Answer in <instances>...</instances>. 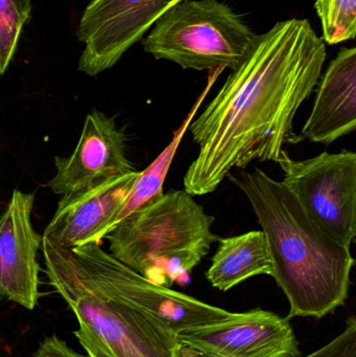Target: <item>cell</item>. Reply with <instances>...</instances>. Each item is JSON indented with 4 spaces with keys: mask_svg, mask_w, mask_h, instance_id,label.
Segmentation results:
<instances>
[{
    "mask_svg": "<svg viewBox=\"0 0 356 357\" xmlns=\"http://www.w3.org/2000/svg\"><path fill=\"white\" fill-rule=\"evenodd\" d=\"M326 43L307 19L276 23L255 36L223 87L189 129L199 153L184 177L192 195L217 190L234 169L277 162L286 144L300 142L294 119L319 83Z\"/></svg>",
    "mask_w": 356,
    "mask_h": 357,
    "instance_id": "obj_1",
    "label": "cell"
},
{
    "mask_svg": "<svg viewBox=\"0 0 356 357\" xmlns=\"http://www.w3.org/2000/svg\"><path fill=\"white\" fill-rule=\"evenodd\" d=\"M245 193L265 233L272 276L284 291L288 319H323L348 299L355 260L322 230L292 191L259 169L228 176Z\"/></svg>",
    "mask_w": 356,
    "mask_h": 357,
    "instance_id": "obj_2",
    "label": "cell"
},
{
    "mask_svg": "<svg viewBox=\"0 0 356 357\" xmlns=\"http://www.w3.org/2000/svg\"><path fill=\"white\" fill-rule=\"evenodd\" d=\"M215 218L184 190H169L121 220L106 238L110 253L150 282L171 287L192 270L219 241Z\"/></svg>",
    "mask_w": 356,
    "mask_h": 357,
    "instance_id": "obj_3",
    "label": "cell"
},
{
    "mask_svg": "<svg viewBox=\"0 0 356 357\" xmlns=\"http://www.w3.org/2000/svg\"><path fill=\"white\" fill-rule=\"evenodd\" d=\"M41 249L44 259L56 264L89 293L154 317L177 335L217 324L233 314L150 282L98 243L61 249L42 241Z\"/></svg>",
    "mask_w": 356,
    "mask_h": 357,
    "instance_id": "obj_4",
    "label": "cell"
},
{
    "mask_svg": "<svg viewBox=\"0 0 356 357\" xmlns=\"http://www.w3.org/2000/svg\"><path fill=\"white\" fill-rule=\"evenodd\" d=\"M255 36L240 15L219 0H182L157 20L142 45L157 60L184 69L234 70Z\"/></svg>",
    "mask_w": 356,
    "mask_h": 357,
    "instance_id": "obj_5",
    "label": "cell"
},
{
    "mask_svg": "<svg viewBox=\"0 0 356 357\" xmlns=\"http://www.w3.org/2000/svg\"><path fill=\"white\" fill-rule=\"evenodd\" d=\"M44 262L49 284L114 357H205L158 319L94 296L56 264Z\"/></svg>",
    "mask_w": 356,
    "mask_h": 357,
    "instance_id": "obj_6",
    "label": "cell"
},
{
    "mask_svg": "<svg viewBox=\"0 0 356 357\" xmlns=\"http://www.w3.org/2000/svg\"><path fill=\"white\" fill-rule=\"evenodd\" d=\"M281 181L307 215L332 238L350 249L356 235V154L344 150L294 160L282 151Z\"/></svg>",
    "mask_w": 356,
    "mask_h": 357,
    "instance_id": "obj_7",
    "label": "cell"
},
{
    "mask_svg": "<svg viewBox=\"0 0 356 357\" xmlns=\"http://www.w3.org/2000/svg\"><path fill=\"white\" fill-rule=\"evenodd\" d=\"M182 0H92L79 21L85 44L79 70L90 77L112 68L165 12Z\"/></svg>",
    "mask_w": 356,
    "mask_h": 357,
    "instance_id": "obj_8",
    "label": "cell"
},
{
    "mask_svg": "<svg viewBox=\"0 0 356 357\" xmlns=\"http://www.w3.org/2000/svg\"><path fill=\"white\" fill-rule=\"evenodd\" d=\"M178 337L184 345L209 356H302L291 319L261 308L233 312L227 320L184 331Z\"/></svg>",
    "mask_w": 356,
    "mask_h": 357,
    "instance_id": "obj_9",
    "label": "cell"
},
{
    "mask_svg": "<svg viewBox=\"0 0 356 357\" xmlns=\"http://www.w3.org/2000/svg\"><path fill=\"white\" fill-rule=\"evenodd\" d=\"M125 132L114 119L94 110L86 116L79 144L70 156L56 157V173L47 186L60 195L75 192L135 172L127 156Z\"/></svg>",
    "mask_w": 356,
    "mask_h": 357,
    "instance_id": "obj_10",
    "label": "cell"
},
{
    "mask_svg": "<svg viewBox=\"0 0 356 357\" xmlns=\"http://www.w3.org/2000/svg\"><path fill=\"white\" fill-rule=\"evenodd\" d=\"M139 172L62 195L42 241L61 249L102 245Z\"/></svg>",
    "mask_w": 356,
    "mask_h": 357,
    "instance_id": "obj_11",
    "label": "cell"
},
{
    "mask_svg": "<svg viewBox=\"0 0 356 357\" xmlns=\"http://www.w3.org/2000/svg\"><path fill=\"white\" fill-rule=\"evenodd\" d=\"M35 195L14 189L0 216V296L33 310L40 298V236L31 224Z\"/></svg>",
    "mask_w": 356,
    "mask_h": 357,
    "instance_id": "obj_12",
    "label": "cell"
},
{
    "mask_svg": "<svg viewBox=\"0 0 356 357\" xmlns=\"http://www.w3.org/2000/svg\"><path fill=\"white\" fill-rule=\"evenodd\" d=\"M320 79L300 137L328 146L356 129V48H342Z\"/></svg>",
    "mask_w": 356,
    "mask_h": 357,
    "instance_id": "obj_13",
    "label": "cell"
},
{
    "mask_svg": "<svg viewBox=\"0 0 356 357\" xmlns=\"http://www.w3.org/2000/svg\"><path fill=\"white\" fill-rule=\"evenodd\" d=\"M219 247L206 273L215 289L227 291L244 281L258 276H272V261L263 230L219 239Z\"/></svg>",
    "mask_w": 356,
    "mask_h": 357,
    "instance_id": "obj_14",
    "label": "cell"
},
{
    "mask_svg": "<svg viewBox=\"0 0 356 357\" xmlns=\"http://www.w3.org/2000/svg\"><path fill=\"white\" fill-rule=\"evenodd\" d=\"M215 77H217V75H215V77L209 81L206 89L199 96L196 104L190 109L187 117L184 119L183 123L178 128L177 131L173 132V139L169 142V146L160 153V155L144 171L139 172V175L136 178L121 211L118 212L116 218H115L113 229L130 214L133 213L136 210L140 209L153 199H157L164 193L163 192V185H164L165 178H167V174H169V169H171L173 158L177 154L178 149L181 144L186 132L189 129L190 123L194 121V117L198 115L201 105L203 104L205 98L208 94Z\"/></svg>",
    "mask_w": 356,
    "mask_h": 357,
    "instance_id": "obj_15",
    "label": "cell"
},
{
    "mask_svg": "<svg viewBox=\"0 0 356 357\" xmlns=\"http://www.w3.org/2000/svg\"><path fill=\"white\" fill-rule=\"evenodd\" d=\"M324 42L330 45L353 40L356 35V0H317Z\"/></svg>",
    "mask_w": 356,
    "mask_h": 357,
    "instance_id": "obj_16",
    "label": "cell"
},
{
    "mask_svg": "<svg viewBox=\"0 0 356 357\" xmlns=\"http://www.w3.org/2000/svg\"><path fill=\"white\" fill-rule=\"evenodd\" d=\"M31 12V0H0V75H4L14 58Z\"/></svg>",
    "mask_w": 356,
    "mask_h": 357,
    "instance_id": "obj_17",
    "label": "cell"
},
{
    "mask_svg": "<svg viewBox=\"0 0 356 357\" xmlns=\"http://www.w3.org/2000/svg\"><path fill=\"white\" fill-rule=\"evenodd\" d=\"M299 357H356V319L346 321L344 331L323 347Z\"/></svg>",
    "mask_w": 356,
    "mask_h": 357,
    "instance_id": "obj_18",
    "label": "cell"
},
{
    "mask_svg": "<svg viewBox=\"0 0 356 357\" xmlns=\"http://www.w3.org/2000/svg\"><path fill=\"white\" fill-rule=\"evenodd\" d=\"M79 324V329L75 335L89 357H114L104 342L91 329L88 328L87 325L83 323Z\"/></svg>",
    "mask_w": 356,
    "mask_h": 357,
    "instance_id": "obj_19",
    "label": "cell"
},
{
    "mask_svg": "<svg viewBox=\"0 0 356 357\" xmlns=\"http://www.w3.org/2000/svg\"><path fill=\"white\" fill-rule=\"evenodd\" d=\"M33 357H86L69 347L66 342L56 335L46 337L40 343Z\"/></svg>",
    "mask_w": 356,
    "mask_h": 357,
    "instance_id": "obj_20",
    "label": "cell"
},
{
    "mask_svg": "<svg viewBox=\"0 0 356 357\" xmlns=\"http://www.w3.org/2000/svg\"><path fill=\"white\" fill-rule=\"evenodd\" d=\"M205 357H217V356H205V354H203Z\"/></svg>",
    "mask_w": 356,
    "mask_h": 357,
    "instance_id": "obj_21",
    "label": "cell"
}]
</instances>
